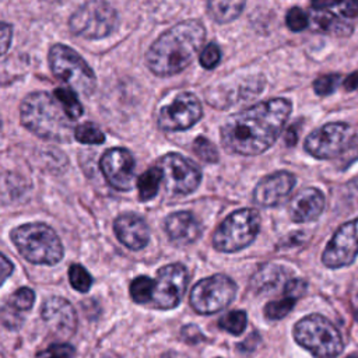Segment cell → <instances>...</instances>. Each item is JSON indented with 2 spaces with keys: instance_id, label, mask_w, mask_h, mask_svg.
<instances>
[{
  "instance_id": "e0dca14e",
  "label": "cell",
  "mask_w": 358,
  "mask_h": 358,
  "mask_svg": "<svg viewBox=\"0 0 358 358\" xmlns=\"http://www.w3.org/2000/svg\"><path fill=\"white\" fill-rule=\"evenodd\" d=\"M41 316L50 330L62 337H69L77 327V317L73 305L62 296L48 298L42 308Z\"/></svg>"
},
{
  "instance_id": "f6af8a7d",
  "label": "cell",
  "mask_w": 358,
  "mask_h": 358,
  "mask_svg": "<svg viewBox=\"0 0 358 358\" xmlns=\"http://www.w3.org/2000/svg\"><path fill=\"white\" fill-rule=\"evenodd\" d=\"M296 140H298V134H296L295 129H294V127H289L288 131H287V134H285V143H287L288 145H294V144L296 143Z\"/></svg>"
},
{
  "instance_id": "1f68e13d",
  "label": "cell",
  "mask_w": 358,
  "mask_h": 358,
  "mask_svg": "<svg viewBox=\"0 0 358 358\" xmlns=\"http://www.w3.org/2000/svg\"><path fill=\"white\" fill-rule=\"evenodd\" d=\"M193 151H194V154L200 159H203L206 162H211V164L217 162L218 157H220L217 147L208 138L201 137V136L194 138V141H193Z\"/></svg>"
},
{
  "instance_id": "30bf717a",
  "label": "cell",
  "mask_w": 358,
  "mask_h": 358,
  "mask_svg": "<svg viewBox=\"0 0 358 358\" xmlns=\"http://www.w3.org/2000/svg\"><path fill=\"white\" fill-rule=\"evenodd\" d=\"M352 138L354 131L348 123H326L305 138V151L317 159L336 158L345 152Z\"/></svg>"
},
{
  "instance_id": "bcb514c9",
  "label": "cell",
  "mask_w": 358,
  "mask_h": 358,
  "mask_svg": "<svg viewBox=\"0 0 358 358\" xmlns=\"http://www.w3.org/2000/svg\"><path fill=\"white\" fill-rule=\"evenodd\" d=\"M347 358H358V355H348Z\"/></svg>"
},
{
  "instance_id": "7dc6e473",
  "label": "cell",
  "mask_w": 358,
  "mask_h": 358,
  "mask_svg": "<svg viewBox=\"0 0 358 358\" xmlns=\"http://www.w3.org/2000/svg\"><path fill=\"white\" fill-rule=\"evenodd\" d=\"M106 358H113V357H106Z\"/></svg>"
},
{
  "instance_id": "6da1fadb",
  "label": "cell",
  "mask_w": 358,
  "mask_h": 358,
  "mask_svg": "<svg viewBox=\"0 0 358 358\" xmlns=\"http://www.w3.org/2000/svg\"><path fill=\"white\" fill-rule=\"evenodd\" d=\"M291 109L288 99L273 98L231 115L221 126L222 145L229 152L245 157L264 152L278 138Z\"/></svg>"
},
{
  "instance_id": "b9f144b4",
  "label": "cell",
  "mask_w": 358,
  "mask_h": 358,
  "mask_svg": "<svg viewBox=\"0 0 358 358\" xmlns=\"http://www.w3.org/2000/svg\"><path fill=\"white\" fill-rule=\"evenodd\" d=\"M347 158V166L352 164L355 159H358V136H354L350 145L347 147L345 152L343 154Z\"/></svg>"
},
{
  "instance_id": "7bdbcfd3",
  "label": "cell",
  "mask_w": 358,
  "mask_h": 358,
  "mask_svg": "<svg viewBox=\"0 0 358 358\" xmlns=\"http://www.w3.org/2000/svg\"><path fill=\"white\" fill-rule=\"evenodd\" d=\"M14 270V266L13 263L7 259L6 255L1 256V282H4L7 280V277L13 273Z\"/></svg>"
},
{
  "instance_id": "d590c367",
  "label": "cell",
  "mask_w": 358,
  "mask_h": 358,
  "mask_svg": "<svg viewBox=\"0 0 358 358\" xmlns=\"http://www.w3.org/2000/svg\"><path fill=\"white\" fill-rule=\"evenodd\" d=\"M221 60V50L218 48V45L215 43H208L200 53V57H199V62L200 64L207 69V70H211L214 69Z\"/></svg>"
},
{
  "instance_id": "60d3db41",
  "label": "cell",
  "mask_w": 358,
  "mask_h": 358,
  "mask_svg": "<svg viewBox=\"0 0 358 358\" xmlns=\"http://www.w3.org/2000/svg\"><path fill=\"white\" fill-rule=\"evenodd\" d=\"M13 28L7 22H1V55H6V52L10 48V42L13 38Z\"/></svg>"
},
{
  "instance_id": "ab89813d",
  "label": "cell",
  "mask_w": 358,
  "mask_h": 358,
  "mask_svg": "<svg viewBox=\"0 0 358 358\" xmlns=\"http://www.w3.org/2000/svg\"><path fill=\"white\" fill-rule=\"evenodd\" d=\"M337 8H338L337 13L345 18H354L358 15V1L355 0L337 3Z\"/></svg>"
},
{
  "instance_id": "d6986e66",
  "label": "cell",
  "mask_w": 358,
  "mask_h": 358,
  "mask_svg": "<svg viewBox=\"0 0 358 358\" xmlns=\"http://www.w3.org/2000/svg\"><path fill=\"white\" fill-rule=\"evenodd\" d=\"M164 229L169 241L176 246H187L201 235V224L189 211H176L164 221Z\"/></svg>"
},
{
  "instance_id": "9c48e42d",
  "label": "cell",
  "mask_w": 358,
  "mask_h": 358,
  "mask_svg": "<svg viewBox=\"0 0 358 358\" xmlns=\"http://www.w3.org/2000/svg\"><path fill=\"white\" fill-rule=\"evenodd\" d=\"M236 294L235 281L225 274H214L196 282L190 291V305L200 315H211L228 306Z\"/></svg>"
},
{
  "instance_id": "5bb4252c",
  "label": "cell",
  "mask_w": 358,
  "mask_h": 358,
  "mask_svg": "<svg viewBox=\"0 0 358 358\" xmlns=\"http://www.w3.org/2000/svg\"><path fill=\"white\" fill-rule=\"evenodd\" d=\"M358 256V217L343 224L322 253V263L329 268L350 266Z\"/></svg>"
},
{
  "instance_id": "74e56055",
  "label": "cell",
  "mask_w": 358,
  "mask_h": 358,
  "mask_svg": "<svg viewBox=\"0 0 358 358\" xmlns=\"http://www.w3.org/2000/svg\"><path fill=\"white\" fill-rule=\"evenodd\" d=\"M1 319H3V324L8 329H18L22 323V317L17 313V310L10 308L7 303L3 305Z\"/></svg>"
},
{
  "instance_id": "4316f807",
  "label": "cell",
  "mask_w": 358,
  "mask_h": 358,
  "mask_svg": "<svg viewBox=\"0 0 358 358\" xmlns=\"http://www.w3.org/2000/svg\"><path fill=\"white\" fill-rule=\"evenodd\" d=\"M74 138L81 144H102L105 141V134L95 123L84 122L76 126Z\"/></svg>"
},
{
  "instance_id": "8992f818",
  "label": "cell",
  "mask_w": 358,
  "mask_h": 358,
  "mask_svg": "<svg viewBox=\"0 0 358 358\" xmlns=\"http://www.w3.org/2000/svg\"><path fill=\"white\" fill-rule=\"evenodd\" d=\"M52 74L77 94L90 96L96 87V77L88 63L71 48L56 43L48 56Z\"/></svg>"
},
{
  "instance_id": "ac0fdd59",
  "label": "cell",
  "mask_w": 358,
  "mask_h": 358,
  "mask_svg": "<svg viewBox=\"0 0 358 358\" xmlns=\"http://www.w3.org/2000/svg\"><path fill=\"white\" fill-rule=\"evenodd\" d=\"M113 231L120 243L130 250H141L150 241V228L143 217L134 213L120 214L113 221Z\"/></svg>"
},
{
  "instance_id": "d6a6232c",
  "label": "cell",
  "mask_w": 358,
  "mask_h": 358,
  "mask_svg": "<svg viewBox=\"0 0 358 358\" xmlns=\"http://www.w3.org/2000/svg\"><path fill=\"white\" fill-rule=\"evenodd\" d=\"M76 350L69 343H56L50 344L43 351L38 352L35 358H74Z\"/></svg>"
},
{
  "instance_id": "52a82bcc",
  "label": "cell",
  "mask_w": 358,
  "mask_h": 358,
  "mask_svg": "<svg viewBox=\"0 0 358 358\" xmlns=\"http://www.w3.org/2000/svg\"><path fill=\"white\" fill-rule=\"evenodd\" d=\"M260 229V214L255 208H239L217 227L211 242L215 250L232 253L249 246Z\"/></svg>"
},
{
  "instance_id": "8fae6325",
  "label": "cell",
  "mask_w": 358,
  "mask_h": 358,
  "mask_svg": "<svg viewBox=\"0 0 358 358\" xmlns=\"http://www.w3.org/2000/svg\"><path fill=\"white\" fill-rule=\"evenodd\" d=\"M164 173V186L169 194L185 196L194 192L201 182L200 169L186 157L168 152L159 158L158 165Z\"/></svg>"
},
{
  "instance_id": "ba28073f",
  "label": "cell",
  "mask_w": 358,
  "mask_h": 358,
  "mask_svg": "<svg viewBox=\"0 0 358 358\" xmlns=\"http://www.w3.org/2000/svg\"><path fill=\"white\" fill-rule=\"evenodd\" d=\"M117 25V13L106 1H87L69 18L70 31L84 39L108 36Z\"/></svg>"
},
{
  "instance_id": "7a4b0ae2",
  "label": "cell",
  "mask_w": 358,
  "mask_h": 358,
  "mask_svg": "<svg viewBox=\"0 0 358 358\" xmlns=\"http://www.w3.org/2000/svg\"><path fill=\"white\" fill-rule=\"evenodd\" d=\"M206 28L199 20H186L161 34L145 53V64L158 77L183 71L201 49Z\"/></svg>"
},
{
  "instance_id": "8d00e7d4",
  "label": "cell",
  "mask_w": 358,
  "mask_h": 358,
  "mask_svg": "<svg viewBox=\"0 0 358 358\" xmlns=\"http://www.w3.org/2000/svg\"><path fill=\"white\" fill-rule=\"evenodd\" d=\"M306 289H308V282L305 280L292 278V280H288V282L284 287V296L296 301L306 292Z\"/></svg>"
},
{
  "instance_id": "f1b7e54d",
  "label": "cell",
  "mask_w": 358,
  "mask_h": 358,
  "mask_svg": "<svg viewBox=\"0 0 358 358\" xmlns=\"http://www.w3.org/2000/svg\"><path fill=\"white\" fill-rule=\"evenodd\" d=\"M69 280L74 289L78 292H87L92 285V277L87 268L78 263H74L69 268Z\"/></svg>"
},
{
  "instance_id": "3957f363",
  "label": "cell",
  "mask_w": 358,
  "mask_h": 358,
  "mask_svg": "<svg viewBox=\"0 0 358 358\" xmlns=\"http://www.w3.org/2000/svg\"><path fill=\"white\" fill-rule=\"evenodd\" d=\"M20 119L27 130L43 140L70 143L74 138V120L70 119L53 94L45 91L28 94L21 101Z\"/></svg>"
},
{
  "instance_id": "277c9868",
  "label": "cell",
  "mask_w": 358,
  "mask_h": 358,
  "mask_svg": "<svg viewBox=\"0 0 358 358\" xmlns=\"http://www.w3.org/2000/svg\"><path fill=\"white\" fill-rule=\"evenodd\" d=\"M10 239L20 255L34 264L53 266L63 259V243L56 231L43 222H28L15 227Z\"/></svg>"
},
{
  "instance_id": "f546056e",
  "label": "cell",
  "mask_w": 358,
  "mask_h": 358,
  "mask_svg": "<svg viewBox=\"0 0 358 358\" xmlns=\"http://www.w3.org/2000/svg\"><path fill=\"white\" fill-rule=\"evenodd\" d=\"M294 305H295V299L285 296L280 301H271V302L266 303L263 312L267 319L278 320V319H282L284 316H287L292 310Z\"/></svg>"
},
{
  "instance_id": "83f0119b",
  "label": "cell",
  "mask_w": 358,
  "mask_h": 358,
  "mask_svg": "<svg viewBox=\"0 0 358 358\" xmlns=\"http://www.w3.org/2000/svg\"><path fill=\"white\" fill-rule=\"evenodd\" d=\"M248 324V315L243 310H231L218 320L220 329L231 334H242Z\"/></svg>"
},
{
  "instance_id": "4dcf8cb0",
  "label": "cell",
  "mask_w": 358,
  "mask_h": 358,
  "mask_svg": "<svg viewBox=\"0 0 358 358\" xmlns=\"http://www.w3.org/2000/svg\"><path fill=\"white\" fill-rule=\"evenodd\" d=\"M34 301H35L34 291L31 288H28V287H22V288H18L8 298L7 305L10 308H13L14 310L21 312V310H29L32 308V305H34Z\"/></svg>"
},
{
  "instance_id": "ffe728a7",
  "label": "cell",
  "mask_w": 358,
  "mask_h": 358,
  "mask_svg": "<svg viewBox=\"0 0 358 358\" xmlns=\"http://www.w3.org/2000/svg\"><path fill=\"white\" fill-rule=\"evenodd\" d=\"M324 194L316 187H306L298 192L289 203L288 211L294 222H310L319 218L324 210Z\"/></svg>"
},
{
  "instance_id": "d4e9b609",
  "label": "cell",
  "mask_w": 358,
  "mask_h": 358,
  "mask_svg": "<svg viewBox=\"0 0 358 358\" xmlns=\"http://www.w3.org/2000/svg\"><path fill=\"white\" fill-rule=\"evenodd\" d=\"M155 281L147 275L136 277L130 284V295L136 303H147L152 301Z\"/></svg>"
},
{
  "instance_id": "f35d334b",
  "label": "cell",
  "mask_w": 358,
  "mask_h": 358,
  "mask_svg": "<svg viewBox=\"0 0 358 358\" xmlns=\"http://www.w3.org/2000/svg\"><path fill=\"white\" fill-rule=\"evenodd\" d=\"M182 338L186 343H190V344H196V343H200V341L206 340V337L203 336V333L200 331V329L196 324L185 326L182 329Z\"/></svg>"
},
{
  "instance_id": "5b68a950",
  "label": "cell",
  "mask_w": 358,
  "mask_h": 358,
  "mask_svg": "<svg viewBox=\"0 0 358 358\" xmlns=\"http://www.w3.org/2000/svg\"><path fill=\"white\" fill-rule=\"evenodd\" d=\"M294 338L315 358H337L343 351L337 327L317 313L308 315L295 323Z\"/></svg>"
},
{
  "instance_id": "44dd1931",
  "label": "cell",
  "mask_w": 358,
  "mask_h": 358,
  "mask_svg": "<svg viewBox=\"0 0 358 358\" xmlns=\"http://www.w3.org/2000/svg\"><path fill=\"white\" fill-rule=\"evenodd\" d=\"M313 8L312 13V21L316 29L336 34V35H350L352 31V25L347 24L345 21L340 20L338 15L331 11V3L330 1H313L310 4Z\"/></svg>"
},
{
  "instance_id": "7c38bea8",
  "label": "cell",
  "mask_w": 358,
  "mask_h": 358,
  "mask_svg": "<svg viewBox=\"0 0 358 358\" xmlns=\"http://www.w3.org/2000/svg\"><path fill=\"white\" fill-rule=\"evenodd\" d=\"M201 116L203 108L199 98L190 92H180L169 105L159 109L157 123L164 131H179L196 124Z\"/></svg>"
},
{
  "instance_id": "603a6c76",
  "label": "cell",
  "mask_w": 358,
  "mask_h": 358,
  "mask_svg": "<svg viewBox=\"0 0 358 358\" xmlns=\"http://www.w3.org/2000/svg\"><path fill=\"white\" fill-rule=\"evenodd\" d=\"M206 7L211 20L218 24H224L234 21L241 15L245 7V1H208Z\"/></svg>"
},
{
  "instance_id": "9a60e30c",
  "label": "cell",
  "mask_w": 358,
  "mask_h": 358,
  "mask_svg": "<svg viewBox=\"0 0 358 358\" xmlns=\"http://www.w3.org/2000/svg\"><path fill=\"white\" fill-rule=\"evenodd\" d=\"M99 168L106 182L119 192H129L134 186V158L126 148L115 147L106 150Z\"/></svg>"
},
{
  "instance_id": "2e32d148",
  "label": "cell",
  "mask_w": 358,
  "mask_h": 358,
  "mask_svg": "<svg viewBox=\"0 0 358 358\" xmlns=\"http://www.w3.org/2000/svg\"><path fill=\"white\" fill-rule=\"evenodd\" d=\"M296 183L294 173L277 171L264 176L253 190V201L262 207H275L281 204Z\"/></svg>"
},
{
  "instance_id": "484cf974",
  "label": "cell",
  "mask_w": 358,
  "mask_h": 358,
  "mask_svg": "<svg viewBox=\"0 0 358 358\" xmlns=\"http://www.w3.org/2000/svg\"><path fill=\"white\" fill-rule=\"evenodd\" d=\"M53 95L60 102L71 120H77L83 115V105L77 98V92L70 88H56L53 91Z\"/></svg>"
},
{
  "instance_id": "4fadbf2b",
  "label": "cell",
  "mask_w": 358,
  "mask_h": 358,
  "mask_svg": "<svg viewBox=\"0 0 358 358\" xmlns=\"http://www.w3.org/2000/svg\"><path fill=\"white\" fill-rule=\"evenodd\" d=\"M189 282V271L182 263H171L157 273L154 306L158 309H173L179 305Z\"/></svg>"
},
{
  "instance_id": "7402d4cb",
  "label": "cell",
  "mask_w": 358,
  "mask_h": 358,
  "mask_svg": "<svg viewBox=\"0 0 358 358\" xmlns=\"http://www.w3.org/2000/svg\"><path fill=\"white\" fill-rule=\"evenodd\" d=\"M288 273L284 267L273 263H266L260 266L252 275L250 287L256 294H268L278 289L281 285L285 287Z\"/></svg>"
},
{
  "instance_id": "cb8c5ba5",
  "label": "cell",
  "mask_w": 358,
  "mask_h": 358,
  "mask_svg": "<svg viewBox=\"0 0 358 358\" xmlns=\"http://www.w3.org/2000/svg\"><path fill=\"white\" fill-rule=\"evenodd\" d=\"M164 182V173L159 166H151L145 172L140 175L137 179V189H138V199L141 201H148L154 199L158 193L159 185Z\"/></svg>"
},
{
  "instance_id": "ee69618b",
  "label": "cell",
  "mask_w": 358,
  "mask_h": 358,
  "mask_svg": "<svg viewBox=\"0 0 358 358\" xmlns=\"http://www.w3.org/2000/svg\"><path fill=\"white\" fill-rule=\"evenodd\" d=\"M344 88L347 91H352L358 88V73H352L344 80Z\"/></svg>"
},
{
  "instance_id": "e575fe53",
  "label": "cell",
  "mask_w": 358,
  "mask_h": 358,
  "mask_svg": "<svg viewBox=\"0 0 358 358\" xmlns=\"http://www.w3.org/2000/svg\"><path fill=\"white\" fill-rule=\"evenodd\" d=\"M340 83V74H326V76H320L319 78H316L313 81V90L317 95L324 96L331 94L336 87Z\"/></svg>"
},
{
  "instance_id": "836d02e7",
  "label": "cell",
  "mask_w": 358,
  "mask_h": 358,
  "mask_svg": "<svg viewBox=\"0 0 358 358\" xmlns=\"http://www.w3.org/2000/svg\"><path fill=\"white\" fill-rule=\"evenodd\" d=\"M285 24L291 31L299 32L309 25V17L301 7H292L287 11Z\"/></svg>"
}]
</instances>
